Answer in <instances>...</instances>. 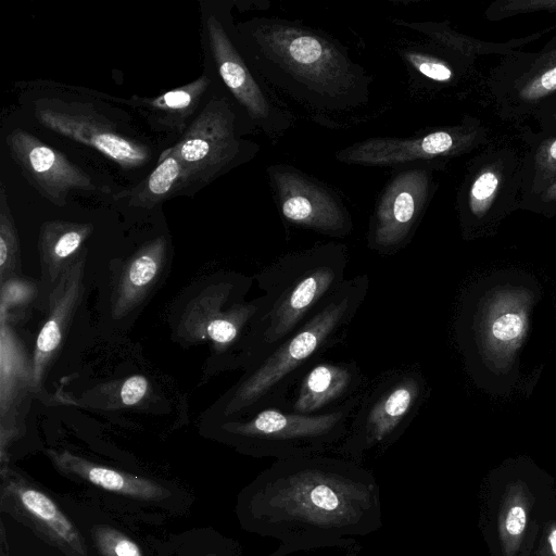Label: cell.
<instances>
[{"mask_svg":"<svg viewBox=\"0 0 556 556\" xmlns=\"http://www.w3.org/2000/svg\"><path fill=\"white\" fill-rule=\"evenodd\" d=\"M240 511L248 529L296 549L351 546L382 527L374 473L326 454L275 460L247 488Z\"/></svg>","mask_w":556,"mask_h":556,"instance_id":"cell-1","label":"cell"},{"mask_svg":"<svg viewBox=\"0 0 556 556\" xmlns=\"http://www.w3.org/2000/svg\"><path fill=\"white\" fill-rule=\"evenodd\" d=\"M236 29L252 68L293 101L333 113L369 103L372 77L334 37L276 16L252 17Z\"/></svg>","mask_w":556,"mask_h":556,"instance_id":"cell-2","label":"cell"},{"mask_svg":"<svg viewBox=\"0 0 556 556\" xmlns=\"http://www.w3.org/2000/svg\"><path fill=\"white\" fill-rule=\"evenodd\" d=\"M368 289L366 274L345 279L294 332L244 371L208 416L219 422L279 407L309 365L343 339Z\"/></svg>","mask_w":556,"mask_h":556,"instance_id":"cell-3","label":"cell"},{"mask_svg":"<svg viewBox=\"0 0 556 556\" xmlns=\"http://www.w3.org/2000/svg\"><path fill=\"white\" fill-rule=\"evenodd\" d=\"M348 248L326 242L289 252L254 275L263 291L244 371L294 332L345 280Z\"/></svg>","mask_w":556,"mask_h":556,"instance_id":"cell-4","label":"cell"},{"mask_svg":"<svg viewBox=\"0 0 556 556\" xmlns=\"http://www.w3.org/2000/svg\"><path fill=\"white\" fill-rule=\"evenodd\" d=\"M253 278L238 273L215 274L191 286L172 315L174 334L184 343L207 342L212 369H244L260 296L245 300Z\"/></svg>","mask_w":556,"mask_h":556,"instance_id":"cell-5","label":"cell"},{"mask_svg":"<svg viewBox=\"0 0 556 556\" xmlns=\"http://www.w3.org/2000/svg\"><path fill=\"white\" fill-rule=\"evenodd\" d=\"M363 391L319 414L303 415L276 406L219 421L220 437L241 452L277 459L326 454L345 438Z\"/></svg>","mask_w":556,"mask_h":556,"instance_id":"cell-6","label":"cell"},{"mask_svg":"<svg viewBox=\"0 0 556 556\" xmlns=\"http://www.w3.org/2000/svg\"><path fill=\"white\" fill-rule=\"evenodd\" d=\"M233 5V1L201 3L204 52L224 90L256 129L274 141L293 126L295 118L245 59L231 15Z\"/></svg>","mask_w":556,"mask_h":556,"instance_id":"cell-7","label":"cell"},{"mask_svg":"<svg viewBox=\"0 0 556 556\" xmlns=\"http://www.w3.org/2000/svg\"><path fill=\"white\" fill-rule=\"evenodd\" d=\"M251 130L257 129L226 90L212 94L188 129L168 148L186 169L189 190L202 188L252 160L260 146L242 138Z\"/></svg>","mask_w":556,"mask_h":556,"instance_id":"cell-8","label":"cell"},{"mask_svg":"<svg viewBox=\"0 0 556 556\" xmlns=\"http://www.w3.org/2000/svg\"><path fill=\"white\" fill-rule=\"evenodd\" d=\"M87 96L65 91L36 94L30 101L34 116L47 129L92 148L123 169H136L152 159L151 148L122 129L121 123Z\"/></svg>","mask_w":556,"mask_h":556,"instance_id":"cell-9","label":"cell"},{"mask_svg":"<svg viewBox=\"0 0 556 556\" xmlns=\"http://www.w3.org/2000/svg\"><path fill=\"white\" fill-rule=\"evenodd\" d=\"M419 371L404 369L382 377L363 392L348 433L333 452L362 463L369 452H380L394 443L413 421L425 395Z\"/></svg>","mask_w":556,"mask_h":556,"instance_id":"cell-10","label":"cell"},{"mask_svg":"<svg viewBox=\"0 0 556 556\" xmlns=\"http://www.w3.org/2000/svg\"><path fill=\"white\" fill-rule=\"evenodd\" d=\"M435 165L426 162L394 168L369 220V249L389 255L412 240L434 191Z\"/></svg>","mask_w":556,"mask_h":556,"instance_id":"cell-11","label":"cell"},{"mask_svg":"<svg viewBox=\"0 0 556 556\" xmlns=\"http://www.w3.org/2000/svg\"><path fill=\"white\" fill-rule=\"evenodd\" d=\"M266 173L285 222L332 238L351 235L352 215L342 198L327 184L286 163L271 164Z\"/></svg>","mask_w":556,"mask_h":556,"instance_id":"cell-12","label":"cell"},{"mask_svg":"<svg viewBox=\"0 0 556 556\" xmlns=\"http://www.w3.org/2000/svg\"><path fill=\"white\" fill-rule=\"evenodd\" d=\"M476 139L477 130L466 125L410 137H370L338 150L334 159L346 165L395 168L454 156L468 150Z\"/></svg>","mask_w":556,"mask_h":556,"instance_id":"cell-13","label":"cell"},{"mask_svg":"<svg viewBox=\"0 0 556 556\" xmlns=\"http://www.w3.org/2000/svg\"><path fill=\"white\" fill-rule=\"evenodd\" d=\"M5 143L27 181L53 204L64 206L73 192L99 190L80 166L26 130L13 129Z\"/></svg>","mask_w":556,"mask_h":556,"instance_id":"cell-14","label":"cell"},{"mask_svg":"<svg viewBox=\"0 0 556 556\" xmlns=\"http://www.w3.org/2000/svg\"><path fill=\"white\" fill-rule=\"evenodd\" d=\"M1 477L3 510L66 556H87L79 530L51 497L10 468Z\"/></svg>","mask_w":556,"mask_h":556,"instance_id":"cell-15","label":"cell"},{"mask_svg":"<svg viewBox=\"0 0 556 556\" xmlns=\"http://www.w3.org/2000/svg\"><path fill=\"white\" fill-rule=\"evenodd\" d=\"M533 294L520 287L492 290L480 306L477 334L481 353L496 369L514 362L529 327Z\"/></svg>","mask_w":556,"mask_h":556,"instance_id":"cell-16","label":"cell"},{"mask_svg":"<svg viewBox=\"0 0 556 556\" xmlns=\"http://www.w3.org/2000/svg\"><path fill=\"white\" fill-rule=\"evenodd\" d=\"M85 250L60 276L49 293V309L35 343L33 379L35 392L42 388L43 379L55 357L71 319L84 294Z\"/></svg>","mask_w":556,"mask_h":556,"instance_id":"cell-17","label":"cell"},{"mask_svg":"<svg viewBox=\"0 0 556 556\" xmlns=\"http://www.w3.org/2000/svg\"><path fill=\"white\" fill-rule=\"evenodd\" d=\"M363 381L354 363L317 359L295 383L292 399L279 408L303 415L324 413L362 392Z\"/></svg>","mask_w":556,"mask_h":556,"instance_id":"cell-18","label":"cell"},{"mask_svg":"<svg viewBox=\"0 0 556 556\" xmlns=\"http://www.w3.org/2000/svg\"><path fill=\"white\" fill-rule=\"evenodd\" d=\"M8 313L0 311V421L1 447L17 435L28 395L35 392L33 358L15 336Z\"/></svg>","mask_w":556,"mask_h":556,"instance_id":"cell-19","label":"cell"},{"mask_svg":"<svg viewBox=\"0 0 556 556\" xmlns=\"http://www.w3.org/2000/svg\"><path fill=\"white\" fill-rule=\"evenodd\" d=\"M213 88V76L204 72L197 79L155 97L117 99L137 111L155 131L182 136L201 111Z\"/></svg>","mask_w":556,"mask_h":556,"instance_id":"cell-20","label":"cell"},{"mask_svg":"<svg viewBox=\"0 0 556 556\" xmlns=\"http://www.w3.org/2000/svg\"><path fill=\"white\" fill-rule=\"evenodd\" d=\"M46 454L61 473L110 492L147 502H160L170 495L153 480L99 465L66 450H47Z\"/></svg>","mask_w":556,"mask_h":556,"instance_id":"cell-21","label":"cell"},{"mask_svg":"<svg viewBox=\"0 0 556 556\" xmlns=\"http://www.w3.org/2000/svg\"><path fill=\"white\" fill-rule=\"evenodd\" d=\"M167 251V240L160 236L146 242L130 256L113 294L114 317L126 316L148 296L164 268Z\"/></svg>","mask_w":556,"mask_h":556,"instance_id":"cell-22","label":"cell"},{"mask_svg":"<svg viewBox=\"0 0 556 556\" xmlns=\"http://www.w3.org/2000/svg\"><path fill=\"white\" fill-rule=\"evenodd\" d=\"M92 231L90 223L48 220L41 225L38 250L47 282L53 287L62 273L87 250L85 243Z\"/></svg>","mask_w":556,"mask_h":556,"instance_id":"cell-23","label":"cell"},{"mask_svg":"<svg viewBox=\"0 0 556 556\" xmlns=\"http://www.w3.org/2000/svg\"><path fill=\"white\" fill-rule=\"evenodd\" d=\"M189 190L186 169L180 160L167 149L163 150L157 164L137 185L119 191L115 199L132 207L152 208L169 198Z\"/></svg>","mask_w":556,"mask_h":556,"instance_id":"cell-24","label":"cell"},{"mask_svg":"<svg viewBox=\"0 0 556 556\" xmlns=\"http://www.w3.org/2000/svg\"><path fill=\"white\" fill-rule=\"evenodd\" d=\"M530 493L520 480L509 483L498 514V536L503 556H516L527 528Z\"/></svg>","mask_w":556,"mask_h":556,"instance_id":"cell-25","label":"cell"},{"mask_svg":"<svg viewBox=\"0 0 556 556\" xmlns=\"http://www.w3.org/2000/svg\"><path fill=\"white\" fill-rule=\"evenodd\" d=\"M518 104H534L556 91V45L543 52L528 70L513 81Z\"/></svg>","mask_w":556,"mask_h":556,"instance_id":"cell-26","label":"cell"},{"mask_svg":"<svg viewBox=\"0 0 556 556\" xmlns=\"http://www.w3.org/2000/svg\"><path fill=\"white\" fill-rule=\"evenodd\" d=\"M20 239L4 184L0 186V280L16 278L21 268Z\"/></svg>","mask_w":556,"mask_h":556,"instance_id":"cell-27","label":"cell"},{"mask_svg":"<svg viewBox=\"0 0 556 556\" xmlns=\"http://www.w3.org/2000/svg\"><path fill=\"white\" fill-rule=\"evenodd\" d=\"M399 54L403 61L424 77L438 83H450L454 78L452 67L443 60L417 48H404Z\"/></svg>","mask_w":556,"mask_h":556,"instance_id":"cell-28","label":"cell"},{"mask_svg":"<svg viewBox=\"0 0 556 556\" xmlns=\"http://www.w3.org/2000/svg\"><path fill=\"white\" fill-rule=\"evenodd\" d=\"M91 535L101 556H142L140 547L115 528L97 525L92 527Z\"/></svg>","mask_w":556,"mask_h":556,"instance_id":"cell-29","label":"cell"},{"mask_svg":"<svg viewBox=\"0 0 556 556\" xmlns=\"http://www.w3.org/2000/svg\"><path fill=\"white\" fill-rule=\"evenodd\" d=\"M500 186V175L493 169L481 172L472 181L468 191L469 211L481 217L491 206Z\"/></svg>","mask_w":556,"mask_h":556,"instance_id":"cell-30","label":"cell"},{"mask_svg":"<svg viewBox=\"0 0 556 556\" xmlns=\"http://www.w3.org/2000/svg\"><path fill=\"white\" fill-rule=\"evenodd\" d=\"M36 293L35 285L17 278L2 283L0 311L9 312L13 306L26 304Z\"/></svg>","mask_w":556,"mask_h":556,"instance_id":"cell-31","label":"cell"},{"mask_svg":"<svg viewBox=\"0 0 556 556\" xmlns=\"http://www.w3.org/2000/svg\"><path fill=\"white\" fill-rule=\"evenodd\" d=\"M149 391V381L142 375L128 377L119 388V400L124 406L139 404Z\"/></svg>","mask_w":556,"mask_h":556,"instance_id":"cell-32","label":"cell"},{"mask_svg":"<svg viewBox=\"0 0 556 556\" xmlns=\"http://www.w3.org/2000/svg\"><path fill=\"white\" fill-rule=\"evenodd\" d=\"M319 549L320 548L296 549L279 544L278 548L267 556H361L359 546L357 544L339 547L334 553H330V555L323 554L325 548L321 549L320 554H317Z\"/></svg>","mask_w":556,"mask_h":556,"instance_id":"cell-33","label":"cell"},{"mask_svg":"<svg viewBox=\"0 0 556 556\" xmlns=\"http://www.w3.org/2000/svg\"><path fill=\"white\" fill-rule=\"evenodd\" d=\"M536 167L544 179L548 180L556 176V138L541 147Z\"/></svg>","mask_w":556,"mask_h":556,"instance_id":"cell-34","label":"cell"},{"mask_svg":"<svg viewBox=\"0 0 556 556\" xmlns=\"http://www.w3.org/2000/svg\"><path fill=\"white\" fill-rule=\"evenodd\" d=\"M500 4L501 5L496 9V11L500 12V15L504 13V11L507 12L505 16L530 10H556V1L553 0L506 1Z\"/></svg>","mask_w":556,"mask_h":556,"instance_id":"cell-35","label":"cell"},{"mask_svg":"<svg viewBox=\"0 0 556 556\" xmlns=\"http://www.w3.org/2000/svg\"><path fill=\"white\" fill-rule=\"evenodd\" d=\"M546 552L548 556H556V523L549 525L546 534Z\"/></svg>","mask_w":556,"mask_h":556,"instance_id":"cell-36","label":"cell"},{"mask_svg":"<svg viewBox=\"0 0 556 556\" xmlns=\"http://www.w3.org/2000/svg\"><path fill=\"white\" fill-rule=\"evenodd\" d=\"M543 200L545 201H552L556 200V181L553 182L545 191L543 195Z\"/></svg>","mask_w":556,"mask_h":556,"instance_id":"cell-37","label":"cell"},{"mask_svg":"<svg viewBox=\"0 0 556 556\" xmlns=\"http://www.w3.org/2000/svg\"><path fill=\"white\" fill-rule=\"evenodd\" d=\"M207 556H217V554H210V555H207Z\"/></svg>","mask_w":556,"mask_h":556,"instance_id":"cell-38","label":"cell"}]
</instances>
